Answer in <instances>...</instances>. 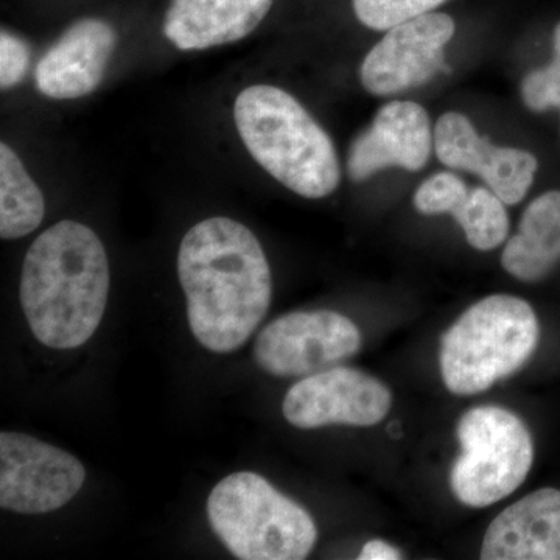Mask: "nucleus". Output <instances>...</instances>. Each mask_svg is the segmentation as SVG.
<instances>
[{"instance_id":"obj_7","label":"nucleus","mask_w":560,"mask_h":560,"mask_svg":"<svg viewBox=\"0 0 560 560\" xmlns=\"http://www.w3.org/2000/svg\"><path fill=\"white\" fill-rule=\"evenodd\" d=\"M361 348L359 327L341 313L293 312L257 337L254 359L275 377H307L337 366Z\"/></svg>"},{"instance_id":"obj_10","label":"nucleus","mask_w":560,"mask_h":560,"mask_svg":"<svg viewBox=\"0 0 560 560\" xmlns=\"http://www.w3.org/2000/svg\"><path fill=\"white\" fill-rule=\"evenodd\" d=\"M455 31L452 16L433 11L389 28L361 65L364 90L389 97L429 83L442 69Z\"/></svg>"},{"instance_id":"obj_18","label":"nucleus","mask_w":560,"mask_h":560,"mask_svg":"<svg viewBox=\"0 0 560 560\" xmlns=\"http://www.w3.org/2000/svg\"><path fill=\"white\" fill-rule=\"evenodd\" d=\"M452 217L463 228L469 245L478 250L499 248L510 232L506 205L486 187L470 190Z\"/></svg>"},{"instance_id":"obj_19","label":"nucleus","mask_w":560,"mask_h":560,"mask_svg":"<svg viewBox=\"0 0 560 560\" xmlns=\"http://www.w3.org/2000/svg\"><path fill=\"white\" fill-rule=\"evenodd\" d=\"M447 0H352L357 20L375 32H388L401 22L431 13Z\"/></svg>"},{"instance_id":"obj_8","label":"nucleus","mask_w":560,"mask_h":560,"mask_svg":"<svg viewBox=\"0 0 560 560\" xmlns=\"http://www.w3.org/2000/svg\"><path fill=\"white\" fill-rule=\"evenodd\" d=\"M86 480L70 453L27 436L0 433V506L24 515L47 514L68 504Z\"/></svg>"},{"instance_id":"obj_12","label":"nucleus","mask_w":560,"mask_h":560,"mask_svg":"<svg viewBox=\"0 0 560 560\" xmlns=\"http://www.w3.org/2000/svg\"><path fill=\"white\" fill-rule=\"evenodd\" d=\"M434 147L429 113L415 102H390L350 145L348 175L363 183L388 167L419 172Z\"/></svg>"},{"instance_id":"obj_6","label":"nucleus","mask_w":560,"mask_h":560,"mask_svg":"<svg viewBox=\"0 0 560 560\" xmlns=\"http://www.w3.org/2000/svg\"><path fill=\"white\" fill-rule=\"evenodd\" d=\"M460 455L452 467L453 495L469 508H488L510 497L528 477L533 438L517 415L477 407L459 419Z\"/></svg>"},{"instance_id":"obj_14","label":"nucleus","mask_w":560,"mask_h":560,"mask_svg":"<svg viewBox=\"0 0 560 560\" xmlns=\"http://www.w3.org/2000/svg\"><path fill=\"white\" fill-rule=\"evenodd\" d=\"M481 559L560 560V490H536L501 511L486 530Z\"/></svg>"},{"instance_id":"obj_9","label":"nucleus","mask_w":560,"mask_h":560,"mask_svg":"<svg viewBox=\"0 0 560 560\" xmlns=\"http://www.w3.org/2000/svg\"><path fill=\"white\" fill-rule=\"evenodd\" d=\"M393 407L390 390L377 378L350 368L334 366L291 386L283 418L301 430L327 425L374 427Z\"/></svg>"},{"instance_id":"obj_4","label":"nucleus","mask_w":560,"mask_h":560,"mask_svg":"<svg viewBox=\"0 0 560 560\" xmlns=\"http://www.w3.org/2000/svg\"><path fill=\"white\" fill-rule=\"evenodd\" d=\"M539 335V320L528 302L511 294L485 298L442 337V381L456 396L485 393L521 370Z\"/></svg>"},{"instance_id":"obj_5","label":"nucleus","mask_w":560,"mask_h":560,"mask_svg":"<svg viewBox=\"0 0 560 560\" xmlns=\"http://www.w3.org/2000/svg\"><path fill=\"white\" fill-rule=\"evenodd\" d=\"M213 533L235 558L301 560L318 539L312 515L253 471H238L210 492Z\"/></svg>"},{"instance_id":"obj_16","label":"nucleus","mask_w":560,"mask_h":560,"mask_svg":"<svg viewBox=\"0 0 560 560\" xmlns=\"http://www.w3.org/2000/svg\"><path fill=\"white\" fill-rule=\"evenodd\" d=\"M560 261V190L541 194L523 212L517 234L501 256L504 270L522 282L547 278Z\"/></svg>"},{"instance_id":"obj_13","label":"nucleus","mask_w":560,"mask_h":560,"mask_svg":"<svg viewBox=\"0 0 560 560\" xmlns=\"http://www.w3.org/2000/svg\"><path fill=\"white\" fill-rule=\"evenodd\" d=\"M116 46L117 33L109 22H73L36 66V88L54 101L86 97L101 86Z\"/></svg>"},{"instance_id":"obj_11","label":"nucleus","mask_w":560,"mask_h":560,"mask_svg":"<svg viewBox=\"0 0 560 560\" xmlns=\"http://www.w3.org/2000/svg\"><path fill=\"white\" fill-rule=\"evenodd\" d=\"M438 160L448 168L481 176L504 205L523 201L534 183L539 162L529 151L497 147L481 138L459 113L440 117L433 131Z\"/></svg>"},{"instance_id":"obj_22","label":"nucleus","mask_w":560,"mask_h":560,"mask_svg":"<svg viewBox=\"0 0 560 560\" xmlns=\"http://www.w3.org/2000/svg\"><path fill=\"white\" fill-rule=\"evenodd\" d=\"M31 47L9 31L0 35V86L3 91L18 86L31 66Z\"/></svg>"},{"instance_id":"obj_2","label":"nucleus","mask_w":560,"mask_h":560,"mask_svg":"<svg viewBox=\"0 0 560 560\" xmlns=\"http://www.w3.org/2000/svg\"><path fill=\"white\" fill-rule=\"evenodd\" d=\"M109 291L105 246L91 228L62 220L32 243L22 264V311L36 340L75 349L101 326Z\"/></svg>"},{"instance_id":"obj_21","label":"nucleus","mask_w":560,"mask_h":560,"mask_svg":"<svg viewBox=\"0 0 560 560\" xmlns=\"http://www.w3.org/2000/svg\"><path fill=\"white\" fill-rule=\"evenodd\" d=\"M466 183L451 172L436 173L423 180L415 194V208L422 215H444L455 212L469 195Z\"/></svg>"},{"instance_id":"obj_23","label":"nucleus","mask_w":560,"mask_h":560,"mask_svg":"<svg viewBox=\"0 0 560 560\" xmlns=\"http://www.w3.org/2000/svg\"><path fill=\"white\" fill-rule=\"evenodd\" d=\"M360 560H397L401 559V552L385 540H371L361 550Z\"/></svg>"},{"instance_id":"obj_1","label":"nucleus","mask_w":560,"mask_h":560,"mask_svg":"<svg viewBox=\"0 0 560 560\" xmlns=\"http://www.w3.org/2000/svg\"><path fill=\"white\" fill-rule=\"evenodd\" d=\"M178 276L191 334L215 353L242 348L271 304V270L260 242L228 217L202 220L180 242Z\"/></svg>"},{"instance_id":"obj_17","label":"nucleus","mask_w":560,"mask_h":560,"mask_svg":"<svg viewBox=\"0 0 560 560\" xmlns=\"http://www.w3.org/2000/svg\"><path fill=\"white\" fill-rule=\"evenodd\" d=\"M46 213L43 191L9 143H0V237L16 241L38 230Z\"/></svg>"},{"instance_id":"obj_3","label":"nucleus","mask_w":560,"mask_h":560,"mask_svg":"<svg viewBox=\"0 0 560 560\" xmlns=\"http://www.w3.org/2000/svg\"><path fill=\"white\" fill-rule=\"evenodd\" d=\"M234 121L254 161L287 189L319 200L340 186L330 136L289 92L271 84L246 88L235 98Z\"/></svg>"},{"instance_id":"obj_15","label":"nucleus","mask_w":560,"mask_h":560,"mask_svg":"<svg viewBox=\"0 0 560 560\" xmlns=\"http://www.w3.org/2000/svg\"><path fill=\"white\" fill-rule=\"evenodd\" d=\"M271 5L272 0H171L164 35L184 51L226 46L256 31Z\"/></svg>"},{"instance_id":"obj_20","label":"nucleus","mask_w":560,"mask_h":560,"mask_svg":"<svg viewBox=\"0 0 560 560\" xmlns=\"http://www.w3.org/2000/svg\"><path fill=\"white\" fill-rule=\"evenodd\" d=\"M555 58L547 68L530 70L522 81V98L526 108L534 113H545L560 108V22L552 36Z\"/></svg>"}]
</instances>
